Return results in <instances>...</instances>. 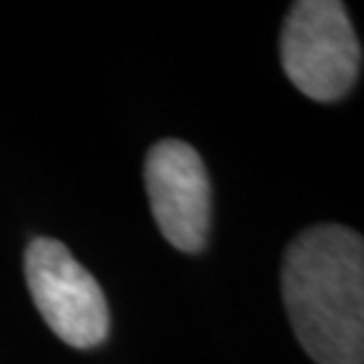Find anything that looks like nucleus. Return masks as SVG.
<instances>
[{
  "label": "nucleus",
  "mask_w": 364,
  "mask_h": 364,
  "mask_svg": "<svg viewBox=\"0 0 364 364\" xmlns=\"http://www.w3.org/2000/svg\"><path fill=\"white\" fill-rule=\"evenodd\" d=\"M26 284L46 324L64 343L95 348L109 333V308L95 277L55 239H33L24 258Z\"/></svg>",
  "instance_id": "nucleus-3"
},
{
  "label": "nucleus",
  "mask_w": 364,
  "mask_h": 364,
  "mask_svg": "<svg viewBox=\"0 0 364 364\" xmlns=\"http://www.w3.org/2000/svg\"><path fill=\"white\" fill-rule=\"evenodd\" d=\"M282 67L305 97L336 102L358 81L362 48L343 3H294L282 28Z\"/></svg>",
  "instance_id": "nucleus-2"
},
{
  "label": "nucleus",
  "mask_w": 364,
  "mask_h": 364,
  "mask_svg": "<svg viewBox=\"0 0 364 364\" xmlns=\"http://www.w3.org/2000/svg\"><path fill=\"white\" fill-rule=\"evenodd\" d=\"M144 187L166 242L185 253L201 251L210 218V185L201 156L187 142L161 140L144 161Z\"/></svg>",
  "instance_id": "nucleus-4"
},
{
  "label": "nucleus",
  "mask_w": 364,
  "mask_h": 364,
  "mask_svg": "<svg viewBox=\"0 0 364 364\" xmlns=\"http://www.w3.org/2000/svg\"><path fill=\"white\" fill-rule=\"evenodd\" d=\"M282 291L291 326L317 364L364 362V244L341 225L305 230L289 244Z\"/></svg>",
  "instance_id": "nucleus-1"
}]
</instances>
